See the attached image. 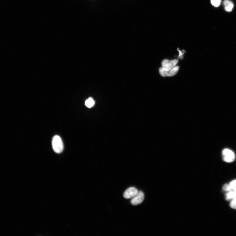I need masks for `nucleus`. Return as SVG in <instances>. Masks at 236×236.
I'll use <instances>...</instances> for the list:
<instances>
[{
  "instance_id": "39448f33",
  "label": "nucleus",
  "mask_w": 236,
  "mask_h": 236,
  "mask_svg": "<svg viewBox=\"0 0 236 236\" xmlns=\"http://www.w3.org/2000/svg\"><path fill=\"white\" fill-rule=\"evenodd\" d=\"M144 198V193L141 191H138L137 195L132 198L131 203L133 205H137L142 203Z\"/></svg>"
},
{
  "instance_id": "6e6552de",
  "label": "nucleus",
  "mask_w": 236,
  "mask_h": 236,
  "mask_svg": "<svg viewBox=\"0 0 236 236\" xmlns=\"http://www.w3.org/2000/svg\"><path fill=\"white\" fill-rule=\"evenodd\" d=\"M95 104V102L92 98H90L87 99L85 103L86 106L88 108H90L93 106Z\"/></svg>"
},
{
  "instance_id": "f03ea898",
  "label": "nucleus",
  "mask_w": 236,
  "mask_h": 236,
  "mask_svg": "<svg viewBox=\"0 0 236 236\" xmlns=\"http://www.w3.org/2000/svg\"><path fill=\"white\" fill-rule=\"evenodd\" d=\"M222 156L224 161L227 163L233 162L235 158V155L233 151L227 149L223 151Z\"/></svg>"
},
{
  "instance_id": "20e7f679",
  "label": "nucleus",
  "mask_w": 236,
  "mask_h": 236,
  "mask_svg": "<svg viewBox=\"0 0 236 236\" xmlns=\"http://www.w3.org/2000/svg\"><path fill=\"white\" fill-rule=\"evenodd\" d=\"M178 62V60H177L170 61L165 59L162 62V68L166 71L171 70L176 66Z\"/></svg>"
},
{
  "instance_id": "ddd939ff",
  "label": "nucleus",
  "mask_w": 236,
  "mask_h": 236,
  "mask_svg": "<svg viewBox=\"0 0 236 236\" xmlns=\"http://www.w3.org/2000/svg\"><path fill=\"white\" fill-rule=\"evenodd\" d=\"M178 51L179 52V55L178 57V58L180 59H182L183 58V55L184 53L180 51V50L178 49Z\"/></svg>"
},
{
  "instance_id": "9b49d317",
  "label": "nucleus",
  "mask_w": 236,
  "mask_h": 236,
  "mask_svg": "<svg viewBox=\"0 0 236 236\" xmlns=\"http://www.w3.org/2000/svg\"><path fill=\"white\" fill-rule=\"evenodd\" d=\"M230 205L232 208L236 209V198L231 200Z\"/></svg>"
},
{
  "instance_id": "7ed1b4c3",
  "label": "nucleus",
  "mask_w": 236,
  "mask_h": 236,
  "mask_svg": "<svg viewBox=\"0 0 236 236\" xmlns=\"http://www.w3.org/2000/svg\"><path fill=\"white\" fill-rule=\"evenodd\" d=\"M179 69V66H176L171 70L166 71L164 70L162 67H161L159 69V71L160 75L163 77H170L174 76L176 75L178 73Z\"/></svg>"
},
{
  "instance_id": "f8f14e48",
  "label": "nucleus",
  "mask_w": 236,
  "mask_h": 236,
  "mask_svg": "<svg viewBox=\"0 0 236 236\" xmlns=\"http://www.w3.org/2000/svg\"><path fill=\"white\" fill-rule=\"evenodd\" d=\"M223 189L225 191H230L231 190V187L230 185L228 184H225L224 186H223Z\"/></svg>"
},
{
  "instance_id": "1a4fd4ad",
  "label": "nucleus",
  "mask_w": 236,
  "mask_h": 236,
  "mask_svg": "<svg viewBox=\"0 0 236 236\" xmlns=\"http://www.w3.org/2000/svg\"><path fill=\"white\" fill-rule=\"evenodd\" d=\"M230 185L231 187V190L233 191L234 192L236 198V180L231 182Z\"/></svg>"
},
{
  "instance_id": "f257e3e1",
  "label": "nucleus",
  "mask_w": 236,
  "mask_h": 236,
  "mask_svg": "<svg viewBox=\"0 0 236 236\" xmlns=\"http://www.w3.org/2000/svg\"><path fill=\"white\" fill-rule=\"evenodd\" d=\"M52 144L54 152L57 154L61 153L64 150V144L60 136L56 135L53 137Z\"/></svg>"
},
{
  "instance_id": "423d86ee",
  "label": "nucleus",
  "mask_w": 236,
  "mask_h": 236,
  "mask_svg": "<svg viewBox=\"0 0 236 236\" xmlns=\"http://www.w3.org/2000/svg\"><path fill=\"white\" fill-rule=\"evenodd\" d=\"M138 192L137 189L136 188L130 187L125 192L123 196L126 199H131L137 195Z\"/></svg>"
},
{
  "instance_id": "0eeeda50",
  "label": "nucleus",
  "mask_w": 236,
  "mask_h": 236,
  "mask_svg": "<svg viewBox=\"0 0 236 236\" xmlns=\"http://www.w3.org/2000/svg\"><path fill=\"white\" fill-rule=\"evenodd\" d=\"M223 5L225 6V10L228 12L231 11L234 7L233 3L229 0H225Z\"/></svg>"
},
{
  "instance_id": "9d476101",
  "label": "nucleus",
  "mask_w": 236,
  "mask_h": 236,
  "mask_svg": "<svg viewBox=\"0 0 236 236\" xmlns=\"http://www.w3.org/2000/svg\"><path fill=\"white\" fill-rule=\"evenodd\" d=\"M212 5L215 7H218L220 5L221 0H211Z\"/></svg>"
}]
</instances>
